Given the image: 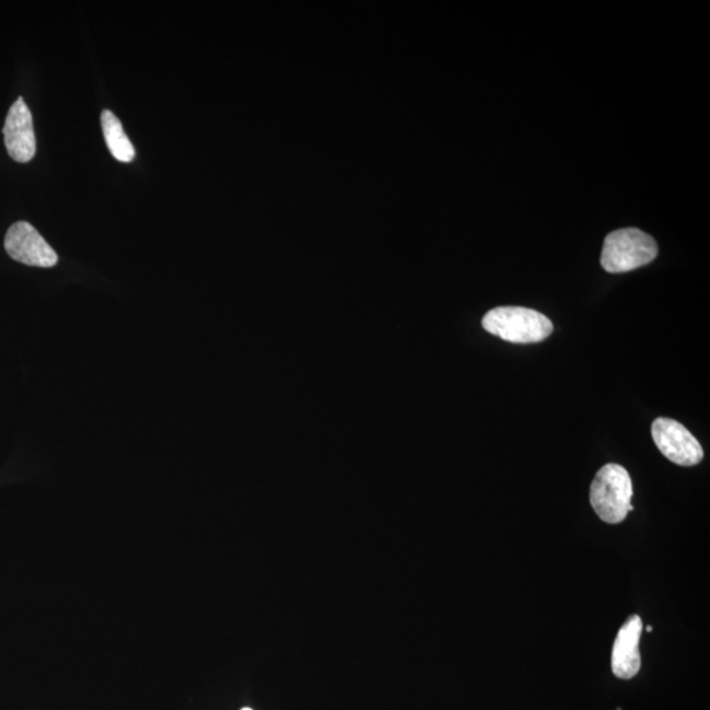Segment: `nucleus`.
<instances>
[{"mask_svg": "<svg viewBox=\"0 0 710 710\" xmlns=\"http://www.w3.org/2000/svg\"><path fill=\"white\" fill-rule=\"evenodd\" d=\"M633 484L627 468L609 464L597 472L592 481L590 500L598 519L604 523L616 525L635 511L631 505Z\"/></svg>", "mask_w": 710, "mask_h": 710, "instance_id": "1", "label": "nucleus"}, {"mask_svg": "<svg viewBox=\"0 0 710 710\" xmlns=\"http://www.w3.org/2000/svg\"><path fill=\"white\" fill-rule=\"evenodd\" d=\"M484 328L513 344H534L552 334V323L539 312L524 307H498L484 317Z\"/></svg>", "mask_w": 710, "mask_h": 710, "instance_id": "2", "label": "nucleus"}, {"mask_svg": "<svg viewBox=\"0 0 710 710\" xmlns=\"http://www.w3.org/2000/svg\"><path fill=\"white\" fill-rule=\"evenodd\" d=\"M656 256L657 245L650 234L627 228L605 238L602 266L610 273L628 272L653 263Z\"/></svg>", "mask_w": 710, "mask_h": 710, "instance_id": "3", "label": "nucleus"}, {"mask_svg": "<svg viewBox=\"0 0 710 710\" xmlns=\"http://www.w3.org/2000/svg\"><path fill=\"white\" fill-rule=\"evenodd\" d=\"M651 435L660 452L675 465L690 467L703 458L700 442L688 429L667 417H657L651 426Z\"/></svg>", "mask_w": 710, "mask_h": 710, "instance_id": "4", "label": "nucleus"}, {"mask_svg": "<svg viewBox=\"0 0 710 710\" xmlns=\"http://www.w3.org/2000/svg\"><path fill=\"white\" fill-rule=\"evenodd\" d=\"M4 247L16 263L35 267H54L58 263L56 252L27 221H19L10 228Z\"/></svg>", "mask_w": 710, "mask_h": 710, "instance_id": "5", "label": "nucleus"}, {"mask_svg": "<svg viewBox=\"0 0 710 710\" xmlns=\"http://www.w3.org/2000/svg\"><path fill=\"white\" fill-rule=\"evenodd\" d=\"M4 144L12 160L27 164L36 154L34 119L23 97L12 104L5 117Z\"/></svg>", "mask_w": 710, "mask_h": 710, "instance_id": "6", "label": "nucleus"}, {"mask_svg": "<svg viewBox=\"0 0 710 710\" xmlns=\"http://www.w3.org/2000/svg\"><path fill=\"white\" fill-rule=\"evenodd\" d=\"M642 630V618L637 615L630 616L618 630L612 651V670L618 679L629 680L640 673Z\"/></svg>", "mask_w": 710, "mask_h": 710, "instance_id": "7", "label": "nucleus"}, {"mask_svg": "<svg viewBox=\"0 0 710 710\" xmlns=\"http://www.w3.org/2000/svg\"><path fill=\"white\" fill-rule=\"evenodd\" d=\"M102 128L104 140L108 147V151L117 161L124 162V164H129L135 160V148L132 142L128 139L121 121L110 113V110H103L102 114Z\"/></svg>", "mask_w": 710, "mask_h": 710, "instance_id": "8", "label": "nucleus"}, {"mask_svg": "<svg viewBox=\"0 0 710 710\" xmlns=\"http://www.w3.org/2000/svg\"><path fill=\"white\" fill-rule=\"evenodd\" d=\"M647 630H648V631H649V633H650V631H653V628H651V627H648V628H647Z\"/></svg>", "mask_w": 710, "mask_h": 710, "instance_id": "9", "label": "nucleus"}, {"mask_svg": "<svg viewBox=\"0 0 710 710\" xmlns=\"http://www.w3.org/2000/svg\"><path fill=\"white\" fill-rule=\"evenodd\" d=\"M241 710H253V709H251V708H244V709H241Z\"/></svg>", "mask_w": 710, "mask_h": 710, "instance_id": "10", "label": "nucleus"}]
</instances>
